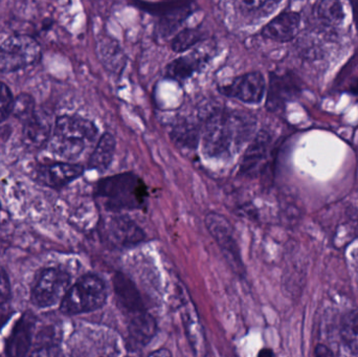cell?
<instances>
[{"instance_id": "obj_1", "label": "cell", "mask_w": 358, "mask_h": 357, "mask_svg": "<svg viewBox=\"0 0 358 357\" xmlns=\"http://www.w3.org/2000/svg\"><path fill=\"white\" fill-rule=\"evenodd\" d=\"M255 119L248 113L216 110L202 131V152L210 159H227L237 153L254 133Z\"/></svg>"}, {"instance_id": "obj_2", "label": "cell", "mask_w": 358, "mask_h": 357, "mask_svg": "<svg viewBox=\"0 0 358 357\" xmlns=\"http://www.w3.org/2000/svg\"><path fill=\"white\" fill-rule=\"evenodd\" d=\"M94 195L106 211L120 213L144 209L149 192L140 176L132 172H124L99 180Z\"/></svg>"}, {"instance_id": "obj_3", "label": "cell", "mask_w": 358, "mask_h": 357, "mask_svg": "<svg viewBox=\"0 0 358 357\" xmlns=\"http://www.w3.org/2000/svg\"><path fill=\"white\" fill-rule=\"evenodd\" d=\"M98 133V128L90 119L61 115L55 122L48 147L55 155L71 163L96 143Z\"/></svg>"}, {"instance_id": "obj_4", "label": "cell", "mask_w": 358, "mask_h": 357, "mask_svg": "<svg viewBox=\"0 0 358 357\" xmlns=\"http://www.w3.org/2000/svg\"><path fill=\"white\" fill-rule=\"evenodd\" d=\"M107 287L96 275H85L71 285L60 303V312L67 316L90 314L105 305Z\"/></svg>"}, {"instance_id": "obj_5", "label": "cell", "mask_w": 358, "mask_h": 357, "mask_svg": "<svg viewBox=\"0 0 358 357\" xmlns=\"http://www.w3.org/2000/svg\"><path fill=\"white\" fill-rule=\"evenodd\" d=\"M71 275L63 268L58 266L42 268L31 286L29 296L31 303L40 309L61 303L71 289Z\"/></svg>"}, {"instance_id": "obj_6", "label": "cell", "mask_w": 358, "mask_h": 357, "mask_svg": "<svg viewBox=\"0 0 358 357\" xmlns=\"http://www.w3.org/2000/svg\"><path fill=\"white\" fill-rule=\"evenodd\" d=\"M40 58L41 48L33 37L12 36L0 45V71L15 73L37 64Z\"/></svg>"}, {"instance_id": "obj_7", "label": "cell", "mask_w": 358, "mask_h": 357, "mask_svg": "<svg viewBox=\"0 0 358 357\" xmlns=\"http://www.w3.org/2000/svg\"><path fill=\"white\" fill-rule=\"evenodd\" d=\"M204 224L217 245L220 247L231 270L239 276H243L245 268L240 256L239 247L236 241L233 226H231L229 220L220 214L210 212L206 214Z\"/></svg>"}, {"instance_id": "obj_8", "label": "cell", "mask_w": 358, "mask_h": 357, "mask_svg": "<svg viewBox=\"0 0 358 357\" xmlns=\"http://www.w3.org/2000/svg\"><path fill=\"white\" fill-rule=\"evenodd\" d=\"M101 234L109 245L129 249L140 245L146 238L142 228L126 215H111L103 220Z\"/></svg>"}, {"instance_id": "obj_9", "label": "cell", "mask_w": 358, "mask_h": 357, "mask_svg": "<svg viewBox=\"0 0 358 357\" xmlns=\"http://www.w3.org/2000/svg\"><path fill=\"white\" fill-rule=\"evenodd\" d=\"M265 90L266 84L264 75L260 71L244 73L234 79L227 85L219 88V92L223 96L252 105L262 102Z\"/></svg>"}, {"instance_id": "obj_10", "label": "cell", "mask_w": 358, "mask_h": 357, "mask_svg": "<svg viewBox=\"0 0 358 357\" xmlns=\"http://www.w3.org/2000/svg\"><path fill=\"white\" fill-rule=\"evenodd\" d=\"M84 168L69 161L43 163L36 170V180L48 188L59 190L81 177Z\"/></svg>"}, {"instance_id": "obj_11", "label": "cell", "mask_w": 358, "mask_h": 357, "mask_svg": "<svg viewBox=\"0 0 358 357\" xmlns=\"http://www.w3.org/2000/svg\"><path fill=\"white\" fill-rule=\"evenodd\" d=\"M36 316L31 312H24L16 321L10 335L4 342L6 357H25L33 345Z\"/></svg>"}, {"instance_id": "obj_12", "label": "cell", "mask_w": 358, "mask_h": 357, "mask_svg": "<svg viewBox=\"0 0 358 357\" xmlns=\"http://www.w3.org/2000/svg\"><path fill=\"white\" fill-rule=\"evenodd\" d=\"M113 287H115V297L120 309L125 314L127 321L138 318L146 314L142 297L138 289L130 279L121 272H117L113 277Z\"/></svg>"}, {"instance_id": "obj_13", "label": "cell", "mask_w": 358, "mask_h": 357, "mask_svg": "<svg viewBox=\"0 0 358 357\" xmlns=\"http://www.w3.org/2000/svg\"><path fill=\"white\" fill-rule=\"evenodd\" d=\"M271 145V136L268 132L261 130L257 133L242 157L239 173L248 176L256 174L262 163L266 161Z\"/></svg>"}, {"instance_id": "obj_14", "label": "cell", "mask_w": 358, "mask_h": 357, "mask_svg": "<svg viewBox=\"0 0 358 357\" xmlns=\"http://www.w3.org/2000/svg\"><path fill=\"white\" fill-rule=\"evenodd\" d=\"M301 27V17L296 12H284L278 15L263 27L261 35L265 39L275 42H288L298 35Z\"/></svg>"}, {"instance_id": "obj_15", "label": "cell", "mask_w": 358, "mask_h": 357, "mask_svg": "<svg viewBox=\"0 0 358 357\" xmlns=\"http://www.w3.org/2000/svg\"><path fill=\"white\" fill-rule=\"evenodd\" d=\"M52 132L50 119L38 111H36L27 121L23 122V143L27 148L33 150H37L48 145Z\"/></svg>"}, {"instance_id": "obj_16", "label": "cell", "mask_w": 358, "mask_h": 357, "mask_svg": "<svg viewBox=\"0 0 358 357\" xmlns=\"http://www.w3.org/2000/svg\"><path fill=\"white\" fill-rule=\"evenodd\" d=\"M115 148H117V140L115 136L109 132H105L96 140V147L88 161V168L96 170L99 173L106 172L113 163Z\"/></svg>"}, {"instance_id": "obj_17", "label": "cell", "mask_w": 358, "mask_h": 357, "mask_svg": "<svg viewBox=\"0 0 358 357\" xmlns=\"http://www.w3.org/2000/svg\"><path fill=\"white\" fill-rule=\"evenodd\" d=\"M204 63V57L198 54H185L179 57L168 64L166 75L169 79L183 82L191 78L198 69L201 68Z\"/></svg>"}, {"instance_id": "obj_18", "label": "cell", "mask_w": 358, "mask_h": 357, "mask_svg": "<svg viewBox=\"0 0 358 357\" xmlns=\"http://www.w3.org/2000/svg\"><path fill=\"white\" fill-rule=\"evenodd\" d=\"M315 16L324 29H334L344 20V8L342 2L324 0L317 2L315 8Z\"/></svg>"}, {"instance_id": "obj_19", "label": "cell", "mask_w": 358, "mask_h": 357, "mask_svg": "<svg viewBox=\"0 0 358 357\" xmlns=\"http://www.w3.org/2000/svg\"><path fill=\"white\" fill-rule=\"evenodd\" d=\"M99 56L103 64L111 73H120L125 67L126 56L117 41L111 39L103 40L99 45Z\"/></svg>"}, {"instance_id": "obj_20", "label": "cell", "mask_w": 358, "mask_h": 357, "mask_svg": "<svg viewBox=\"0 0 358 357\" xmlns=\"http://www.w3.org/2000/svg\"><path fill=\"white\" fill-rule=\"evenodd\" d=\"M182 322L187 333V339L196 354L203 352L204 335L201 324L198 320L197 312L193 307L185 308L182 312Z\"/></svg>"}, {"instance_id": "obj_21", "label": "cell", "mask_w": 358, "mask_h": 357, "mask_svg": "<svg viewBox=\"0 0 358 357\" xmlns=\"http://www.w3.org/2000/svg\"><path fill=\"white\" fill-rule=\"evenodd\" d=\"M341 337L349 351L358 356V310L347 312L343 316Z\"/></svg>"}, {"instance_id": "obj_22", "label": "cell", "mask_w": 358, "mask_h": 357, "mask_svg": "<svg viewBox=\"0 0 358 357\" xmlns=\"http://www.w3.org/2000/svg\"><path fill=\"white\" fill-rule=\"evenodd\" d=\"M193 2H191L187 6L178 8L170 14L159 17V35L163 38H167L168 36L172 35L193 13Z\"/></svg>"}, {"instance_id": "obj_23", "label": "cell", "mask_w": 358, "mask_h": 357, "mask_svg": "<svg viewBox=\"0 0 358 357\" xmlns=\"http://www.w3.org/2000/svg\"><path fill=\"white\" fill-rule=\"evenodd\" d=\"M171 138L180 146L194 149L197 147L198 140H199V130L195 124L183 122L178 124L172 130Z\"/></svg>"}, {"instance_id": "obj_24", "label": "cell", "mask_w": 358, "mask_h": 357, "mask_svg": "<svg viewBox=\"0 0 358 357\" xmlns=\"http://www.w3.org/2000/svg\"><path fill=\"white\" fill-rule=\"evenodd\" d=\"M203 39L204 33L199 29H185L174 36L171 48L176 52H187Z\"/></svg>"}, {"instance_id": "obj_25", "label": "cell", "mask_w": 358, "mask_h": 357, "mask_svg": "<svg viewBox=\"0 0 358 357\" xmlns=\"http://www.w3.org/2000/svg\"><path fill=\"white\" fill-rule=\"evenodd\" d=\"M191 3L189 1H161V2H148V1H136L134 6L144 12L149 13L155 16L163 17L165 15L170 14L178 8H183Z\"/></svg>"}, {"instance_id": "obj_26", "label": "cell", "mask_w": 358, "mask_h": 357, "mask_svg": "<svg viewBox=\"0 0 358 357\" xmlns=\"http://www.w3.org/2000/svg\"><path fill=\"white\" fill-rule=\"evenodd\" d=\"M240 10L245 16L260 18L271 14L277 8L279 2L275 1H240L238 2Z\"/></svg>"}, {"instance_id": "obj_27", "label": "cell", "mask_w": 358, "mask_h": 357, "mask_svg": "<svg viewBox=\"0 0 358 357\" xmlns=\"http://www.w3.org/2000/svg\"><path fill=\"white\" fill-rule=\"evenodd\" d=\"M36 112L35 101L27 94H20L16 96L13 105L12 115L19 121H27Z\"/></svg>"}, {"instance_id": "obj_28", "label": "cell", "mask_w": 358, "mask_h": 357, "mask_svg": "<svg viewBox=\"0 0 358 357\" xmlns=\"http://www.w3.org/2000/svg\"><path fill=\"white\" fill-rule=\"evenodd\" d=\"M14 100L8 86L0 81V123L6 121L12 115Z\"/></svg>"}, {"instance_id": "obj_29", "label": "cell", "mask_w": 358, "mask_h": 357, "mask_svg": "<svg viewBox=\"0 0 358 357\" xmlns=\"http://www.w3.org/2000/svg\"><path fill=\"white\" fill-rule=\"evenodd\" d=\"M12 300L10 277L3 266L0 265V307H6Z\"/></svg>"}, {"instance_id": "obj_30", "label": "cell", "mask_w": 358, "mask_h": 357, "mask_svg": "<svg viewBox=\"0 0 358 357\" xmlns=\"http://www.w3.org/2000/svg\"><path fill=\"white\" fill-rule=\"evenodd\" d=\"M29 357H62L60 347L55 342L45 341L38 344Z\"/></svg>"}, {"instance_id": "obj_31", "label": "cell", "mask_w": 358, "mask_h": 357, "mask_svg": "<svg viewBox=\"0 0 358 357\" xmlns=\"http://www.w3.org/2000/svg\"><path fill=\"white\" fill-rule=\"evenodd\" d=\"M13 314H14V312L10 310L8 306L0 307V328H2L8 322Z\"/></svg>"}, {"instance_id": "obj_32", "label": "cell", "mask_w": 358, "mask_h": 357, "mask_svg": "<svg viewBox=\"0 0 358 357\" xmlns=\"http://www.w3.org/2000/svg\"><path fill=\"white\" fill-rule=\"evenodd\" d=\"M315 357H334L331 350L325 345H317L315 348Z\"/></svg>"}, {"instance_id": "obj_33", "label": "cell", "mask_w": 358, "mask_h": 357, "mask_svg": "<svg viewBox=\"0 0 358 357\" xmlns=\"http://www.w3.org/2000/svg\"><path fill=\"white\" fill-rule=\"evenodd\" d=\"M147 357H172V354L166 348H161V349L151 352Z\"/></svg>"}, {"instance_id": "obj_34", "label": "cell", "mask_w": 358, "mask_h": 357, "mask_svg": "<svg viewBox=\"0 0 358 357\" xmlns=\"http://www.w3.org/2000/svg\"><path fill=\"white\" fill-rule=\"evenodd\" d=\"M258 357H275V356L273 350L269 349V348H264L259 352Z\"/></svg>"}, {"instance_id": "obj_35", "label": "cell", "mask_w": 358, "mask_h": 357, "mask_svg": "<svg viewBox=\"0 0 358 357\" xmlns=\"http://www.w3.org/2000/svg\"><path fill=\"white\" fill-rule=\"evenodd\" d=\"M353 16H355V27L358 31V1L352 2Z\"/></svg>"}, {"instance_id": "obj_36", "label": "cell", "mask_w": 358, "mask_h": 357, "mask_svg": "<svg viewBox=\"0 0 358 357\" xmlns=\"http://www.w3.org/2000/svg\"><path fill=\"white\" fill-rule=\"evenodd\" d=\"M0 212H1V203H0Z\"/></svg>"}]
</instances>
